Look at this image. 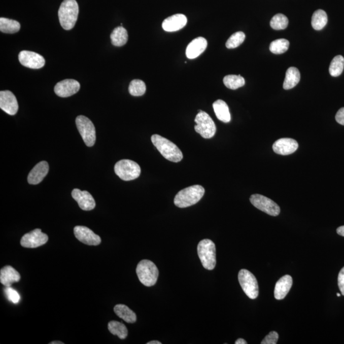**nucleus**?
Returning a JSON list of instances; mask_svg holds the SVG:
<instances>
[{"label":"nucleus","instance_id":"79ce46f5","mask_svg":"<svg viewBox=\"0 0 344 344\" xmlns=\"http://www.w3.org/2000/svg\"><path fill=\"white\" fill-rule=\"evenodd\" d=\"M148 344H161L162 343L161 341H157V340H153V341H149V342L147 343Z\"/></svg>","mask_w":344,"mask_h":344},{"label":"nucleus","instance_id":"a211bd4d","mask_svg":"<svg viewBox=\"0 0 344 344\" xmlns=\"http://www.w3.org/2000/svg\"><path fill=\"white\" fill-rule=\"evenodd\" d=\"M49 170V164L47 161H42L36 164L29 172L27 176V181L30 184H38L44 180Z\"/></svg>","mask_w":344,"mask_h":344},{"label":"nucleus","instance_id":"72a5a7b5","mask_svg":"<svg viewBox=\"0 0 344 344\" xmlns=\"http://www.w3.org/2000/svg\"><path fill=\"white\" fill-rule=\"evenodd\" d=\"M288 17L284 14H278L273 17L270 21V26L276 30H281L286 29L288 26Z\"/></svg>","mask_w":344,"mask_h":344},{"label":"nucleus","instance_id":"a19ab883","mask_svg":"<svg viewBox=\"0 0 344 344\" xmlns=\"http://www.w3.org/2000/svg\"><path fill=\"white\" fill-rule=\"evenodd\" d=\"M248 342L244 340L243 338H238L237 340L235 341V344H247Z\"/></svg>","mask_w":344,"mask_h":344},{"label":"nucleus","instance_id":"20e7f679","mask_svg":"<svg viewBox=\"0 0 344 344\" xmlns=\"http://www.w3.org/2000/svg\"><path fill=\"white\" fill-rule=\"evenodd\" d=\"M136 271L139 281L144 286L151 287L156 284L159 271L153 261L148 260L140 261L136 266Z\"/></svg>","mask_w":344,"mask_h":344},{"label":"nucleus","instance_id":"7c9ffc66","mask_svg":"<svg viewBox=\"0 0 344 344\" xmlns=\"http://www.w3.org/2000/svg\"><path fill=\"white\" fill-rule=\"evenodd\" d=\"M344 68V58L342 56L338 55L331 61L329 72L332 77H338L342 73Z\"/></svg>","mask_w":344,"mask_h":344},{"label":"nucleus","instance_id":"473e14b6","mask_svg":"<svg viewBox=\"0 0 344 344\" xmlns=\"http://www.w3.org/2000/svg\"><path fill=\"white\" fill-rule=\"evenodd\" d=\"M290 42L288 40L281 39L276 40L270 44V51L273 54H283L288 51Z\"/></svg>","mask_w":344,"mask_h":344},{"label":"nucleus","instance_id":"f704fd0d","mask_svg":"<svg viewBox=\"0 0 344 344\" xmlns=\"http://www.w3.org/2000/svg\"><path fill=\"white\" fill-rule=\"evenodd\" d=\"M245 34L242 31L236 32L229 37L226 43V46L228 49H235L243 43L245 41Z\"/></svg>","mask_w":344,"mask_h":344},{"label":"nucleus","instance_id":"f3484780","mask_svg":"<svg viewBox=\"0 0 344 344\" xmlns=\"http://www.w3.org/2000/svg\"><path fill=\"white\" fill-rule=\"evenodd\" d=\"M273 150L280 155L287 156L295 153L298 148V142L289 138L279 139L273 145Z\"/></svg>","mask_w":344,"mask_h":344},{"label":"nucleus","instance_id":"ddd939ff","mask_svg":"<svg viewBox=\"0 0 344 344\" xmlns=\"http://www.w3.org/2000/svg\"><path fill=\"white\" fill-rule=\"evenodd\" d=\"M19 60L22 66L32 69H40L44 66V57L36 52L22 51L19 54Z\"/></svg>","mask_w":344,"mask_h":344},{"label":"nucleus","instance_id":"f257e3e1","mask_svg":"<svg viewBox=\"0 0 344 344\" xmlns=\"http://www.w3.org/2000/svg\"><path fill=\"white\" fill-rule=\"evenodd\" d=\"M151 141L161 155L168 161L178 163L183 159V154L180 149L169 140L159 134H153Z\"/></svg>","mask_w":344,"mask_h":344},{"label":"nucleus","instance_id":"37998d69","mask_svg":"<svg viewBox=\"0 0 344 344\" xmlns=\"http://www.w3.org/2000/svg\"><path fill=\"white\" fill-rule=\"evenodd\" d=\"M63 343H64L63 342H61V341H54L50 343V344H63Z\"/></svg>","mask_w":344,"mask_h":344},{"label":"nucleus","instance_id":"7ed1b4c3","mask_svg":"<svg viewBox=\"0 0 344 344\" xmlns=\"http://www.w3.org/2000/svg\"><path fill=\"white\" fill-rule=\"evenodd\" d=\"M205 194V189L199 185H194L183 189L176 194L174 203L179 208H186L195 205Z\"/></svg>","mask_w":344,"mask_h":344},{"label":"nucleus","instance_id":"f8f14e48","mask_svg":"<svg viewBox=\"0 0 344 344\" xmlns=\"http://www.w3.org/2000/svg\"><path fill=\"white\" fill-rule=\"evenodd\" d=\"M74 235L82 243L88 246H98L101 243L100 236L94 233L88 227L77 226L74 229Z\"/></svg>","mask_w":344,"mask_h":344},{"label":"nucleus","instance_id":"dca6fc26","mask_svg":"<svg viewBox=\"0 0 344 344\" xmlns=\"http://www.w3.org/2000/svg\"><path fill=\"white\" fill-rule=\"evenodd\" d=\"M72 196L78 203L82 210L89 211L93 210L96 207V202L93 197L87 191H81L79 189H74L72 191Z\"/></svg>","mask_w":344,"mask_h":344},{"label":"nucleus","instance_id":"58836bf2","mask_svg":"<svg viewBox=\"0 0 344 344\" xmlns=\"http://www.w3.org/2000/svg\"><path fill=\"white\" fill-rule=\"evenodd\" d=\"M336 122L341 125L344 126V107L337 112L335 116Z\"/></svg>","mask_w":344,"mask_h":344},{"label":"nucleus","instance_id":"f03ea898","mask_svg":"<svg viewBox=\"0 0 344 344\" xmlns=\"http://www.w3.org/2000/svg\"><path fill=\"white\" fill-rule=\"evenodd\" d=\"M79 8L76 0H64L58 11L59 22L62 27L71 30L78 19Z\"/></svg>","mask_w":344,"mask_h":344},{"label":"nucleus","instance_id":"39448f33","mask_svg":"<svg viewBox=\"0 0 344 344\" xmlns=\"http://www.w3.org/2000/svg\"><path fill=\"white\" fill-rule=\"evenodd\" d=\"M197 250L203 267L207 270H213L216 265L215 244L209 239H204L199 242Z\"/></svg>","mask_w":344,"mask_h":344},{"label":"nucleus","instance_id":"5701e85b","mask_svg":"<svg viewBox=\"0 0 344 344\" xmlns=\"http://www.w3.org/2000/svg\"><path fill=\"white\" fill-rule=\"evenodd\" d=\"M214 112L217 118L223 123H229L231 121L230 113H229L228 105L225 101L218 99L213 104Z\"/></svg>","mask_w":344,"mask_h":344},{"label":"nucleus","instance_id":"c9c22d12","mask_svg":"<svg viewBox=\"0 0 344 344\" xmlns=\"http://www.w3.org/2000/svg\"><path fill=\"white\" fill-rule=\"evenodd\" d=\"M5 293L6 294L7 298L11 302L16 304L19 303L20 300V295L17 291L14 290L13 288H11V286L7 287L5 289Z\"/></svg>","mask_w":344,"mask_h":344},{"label":"nucleus","instance_id":"ea45409f","mask_svg":"<svg viewBox=\"0 0 344 344\" xmlns=\"http://www.w3.org/2000/svg\"><path fill=\"white\" fill-rule=\"evenodd\" d=\"M336 232H337L339 235L344 236V226L339 227V228L336 229Z\"/></svg>","mask_w":344,"mask_h":344},{"label":"nucleus","instance_id":"c756f323","mask_svg":"<svg viewBox=\"0 0 344 344\" xmlns=\"http://www.w3.org/2000/svg\"><path fill=\"white\" fill-rule=\"evenodd\" d=\"M223 82L226 88L235 90L245 85V79L240 75H229L224 77Z\"/></svg>","mask_w":344,"mask_h":344},{"label":"nucleus","instance_id":"4c0bfd02","mask_svg":"<svg viewBox=\"0 0 344 344\" xmlns=\"http://www.w3.org/2000/svg\"><path fill=\"white\" fill-rule=\"evenodd\" d=\"M338 285L341 295L344 296V267L341 269L338 276Z\"/></svg>","mask_w":344,"mask_h":344},{"label":"nucleus","instance_id":"c03bdc74","mask_svg":"<svg viewBox=\"0 0 344 344\" xmlns=\"http://www.w3.org/2000/svg\"><path fill=\"white\" fill-rule=\"evenodd\" d=\"M336 295H337L338 297H339V296H340V294L337 293V294H336Z\"/></svg>","mask_w":344,"mask_h":344},{"label":"nucleus","instance_id":"2f4dec72","mask_svg":"<svg viewBox=\"0 0 344 344\" xmlns=\"http://www.w3.org/2000/svg\"><path fill=\"white\" fill-rule=\"evenodd\" d=\"M146 91V84L141 80H133L129 84V93L133 96H141L144 95Z\"/></svg>","mask_w":344,"mask_h":344},{"label":"nucleus","instance_id":"393cba45","mask_svg":"<svg viewBox=\"0 0 344 344\" xmlns=\"http://www.w3.org/2000/svg\"><path fill=\"white\" fill-rule=\"evenodd\" d=\"M114 313L118 317L128 323H134L136 321V314L130 308L123 304H118L114 306Z\"/></svg>","mask_w":344,"mask_h":344},{"label":"nucleus","instance_id":"cd10ccee","mask_svg":"<svg viewBox=\"0 0 344 344\" xmlns=\"http://www.w3.org/2000/svg\"><path fill=\"white\" fill-rule=\"evenodd\" d=\"M108 329L112 335H117L122 340H124L128 336V329L123 323L118 321H110L108 324Z\"/></svg>","mask_w":344,"mask_h":344},{"label":"nucleus","instance_id":"6e6552de","mask_svg":"<svg viewBox=\"0 0 344 344\" xmlns=\"http://www.w3.org/2000/svg\"><path fill=\"white\" fill-rule=\"evenodd\" d=\"M76 123L84 143L88 147H93L96 142V129L93 123L84 116L77 117Z\"/></svg>","mask_w":344,"mask_h":344},{"label":"nucleus","instance_id":"bb28decb","mask_svg":"<svg viewBox=\"0 0 344 344\" xmlns=\"http://www.w3.org/2000/svg\"><path fill=\"white\" fill-rule=\"evenodd\" d=\"M21 28V25L18 21L15 20L5 18H0V31L5 33H16Z\"/></svg>","mask_w":344,"mask_h":344},{"label":"nucleus","instance_id":"0eeeda50","mask_svg":"<svg viewBox=\"0 0 344 344\" xmlns=\"http://www.w3.org/2000/svg\"><path fill=\"white\" fill-rule=\"evenodd\" d=\"M194 121L196 123V125L194 126V129L203 138L211 139L216 134L217 129L216 124L213 119L205 112L199 110Z\"/></svg>","mask_w":344,"mask_h":344},{"label":"nucleus","instance_id":"4468645a","mask_svg":"<svg viewBox=\"0 0 344 344\" xmlns=\"http://www.w3.org/2000/svg\"><path fill=\"white\" fill-rule=\"evenodd\" d=\"M81 88L78 81L74 79H65L58 82L54 87L55 93L62 98L71 96L76 94Z\"/></svg>","mask_w":344,"mask_h":344},{"label":"nucleus","instance_id":"1a4fd4ad","mask_svg":"<svg viewBox=\"0 0 344 344\" xmlns=\"http://www.w3.org/2000/svg\"><path fill=\"white\" fill-rule=\"evenodd\" d=\"M238 281L244 293L249 298L256 299L259 295L258 281L255 276L246 269H243L238 273Z\"/></svg>","mask_w":344,"mask_h":344},{"label":"nucleus","instance_id":"e433bc0d","mask_svg":"<svg viewBox=\"0 0 344 344\" xmlns=\"http://www.w3.org/2000/svg\"><path fill=\"white\" fill-rule=\"evenodd\" d=\"M279 334L276 331H271L261 341V344H276L278 343Z\"/></svg>","mask_w":344,"mask_h":344},{"label":"nucleus","instance_id":"a878e982","mask_svg":"<svg viewBox=\"0 0 344 344\" xmlns=\"http://www.w3.org/2000/svg\"><path fill=\"white\" fill-rule=\"evenodd\" d=\"M112 44L114 46H124L128 42V35L126 29L123 26L116 27L111 35Z\"/></svg>","mask_w":344,"mask_h":344},{"label":"nucleus","instance_id":"2eb2a0df","mask_svg":"<svg viewBox=\"0 0 344 344\" xmlns=\"http://www.w3.org/2000/svg\"><path fill=\"white\" fill-rule=\"evenodd\" d=\"M0 108L11 116L17 114L19 109L18 102L11 91L7 90L0 92Z\"/></svg>","mask_w":344,"mask_h":344},{"label":"nucleus","instance_id":"9d476101","mask_svg":"<svg viewBox=\"0 0 344 344\" xmlns=\"http://www.w3.org/2000/svg\"><path fill=\"white\" fill-rule=\"evenodd\" d=\"M250 201L256 208L271 216H278L281 213V209L271 199L261 194H253L250 197Z\"/></svg>","mask_w":344,"mask_h":344},{"label":"nucleus","instance_id":"9b49d317","mask_svg":"<svg viewBox=\"0 0 344 344\" xmlns=\"http://www.w3.org/2000/svg\"><path fill=\"white\" fill-rule=\"evenodd\" d=\"M48 240L47 234L37 228L22 236L21 245L25 248H37L46 244Z\"/></svg>","mask_w":344,"mask_h":344},{"label":"nucleus","instance_id":"c85d7f7f","mask_svg":"<svg viewBox=\"0 0 344 344\" xmlns=\"http://www.w3.org/2000/svg\"><path fill=\"white\" fill-rule=\"evenodd\" d=\"M328 16L323 10H318L314 12L312 18V26L316 30H321L327 24Z\"/></svg>","mask_w":344,"mask_h":344},{"label":"nucleus","instance_id":"aec40b11","mask_svg":"<svg viewBox=\"0 0 344 344\" xmlns=\"http://www.w3.org/2000/svg\"><path fill=\"white\" fill-rule=\"evenodd\" d=\"M208 47V41L203 37H198L191 42L186 48V56L188 59L196 58L203 53Z\"/></svg>","mask_w":344,"mask_h":344},{"label":"nucleus","instance_id":"423d86ee","mask_svg":"<svg viewBox=\"0 0 344 344\" xmlns=\"http://www.w3.org/2000/svg\"><path fill=\"white\" fill-rule=\"evenodd\" d=\"M114 171L122 180L129 181L139 178L141 168L138 163L129 159H123L115 164Z\"/></svg>","mask_w":344,"mask_h":344},{"label":"nucleus","instance_id":"4be33fe9","mask_svg":"<svg viewBox=\"0 0 344 344\" xmlns=\"http://www.w3.org/2000/svg\"><path fill=\"white\" fill-rule=\"evenodd\" d=\"M21 279V275L11 266H4L0 271V282L4 286L9 287Z\"/></svg>","mask_w":344,"mask_h":344},{"label":"nucleus","instance_id":"b1692460","mask_svg":"<svg viewBox=\"0 0 344 344\" xmlns=\"http://www.w3.org/2000/svg\"><path fill=\"white\" fill-rule=\"evenodd\" d=\"M300 73L295 67H290L286 72L285 79L283 84V88L286 90L293 89L300 81Z\"/></svg>","mask_w":344,"mask_h":344},{"label":"nucleus","instance_id":"412c9836","mask_svg":"<svg viewBox=\"0 0 344 344\" xmlns=\"http://www.w3.org/2000/svg\"><path fill=\"white\" fill-rule=\"evenodd\" d=\"M293 285V279L290 276L286 275L277 282L274 290V296L276 300H283L288 295Z\"/></svg>","mask_w":344,"mask_h":344},{"label":"nucleus","instance_id":"6ab92c4d","mask_svg":"<svg viewBox=\"0 0 344 344\" xmlns=\"http://www.w3.org/2000/svg\"><path fill=\"white\" fill-rule=\"evenodd\" d=\"M188 22V19L183 14H178L174 15L166 18L162 24V27L164 31L174 32L180 30L186 26Z\"/></svg>","mask_w":344,"mask_h":344}]
</instances>
